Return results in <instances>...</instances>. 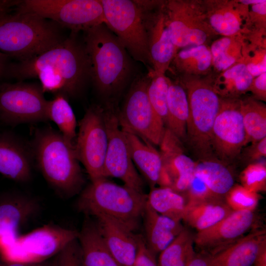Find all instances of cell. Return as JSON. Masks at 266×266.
I'll return each mask as SVG.
<instances>
[{
	"mask_svg": "<svg viewBox=\"0 0 266 266\" xmlns=\"http://www.w3.org/2000/svg\"><path fill=\"white\" fill-rule=\"evenodd\" d=\"M77 33L30 59L9 64L5 75L22 81L37 78L45 93L67 99L78 96L90 79L88 57Z\"/></svg>",
	"mask_w": 266,
	"mask_h": 266,
	"instance_id": "1",
	"label": "cell"
},
{
	"mask_svg": "<svg viewBox=\"0 0 266 266\" xmlns=\"http://www.w3.org/2000/svg\"><path fill=\"white\" fill-rule=\"evenodd\" d=\"M83 32L90 79L98 93L107 100L106 103L115 102L132 75L133 66L128 52L104 24Z\"/></svg>",
	"mask_w": 266,
	"mask_h": 266,
	"instance_id": "2",
	"label": "cell"
},
{
	"mask_svg": "<svg viewBox=\"0 0 266 266\" xmlns=\"http://www.w3.org/2000/svg\"><path fill=\"white\" fill-rule=\"evenodd\" d=\"M30 144L34 162L58 195L69 198L81 192L85 179L74 145L50 126L36 129Z\"/></svg>",
	"mask_w": 266,
	"mask_h": 266,
	"instance_id": "3",
	"label": "cell"
},
{
	"mask_svg": "<svg viewBox=\"0 0 266 266\" xmlns=\"http://www.w3.org/2000/svg\"><path fill=\"white\" fill-rule=\"evenodd\" d=\"M146 202L144 192L103 178L91 181L81 191L77 207L87 216L106 217L134 233L139 227Z\"/></svg>",
	"mask_w": 266,
	"mask_h": 266,
	"instance_id": "4",
	"label": "cell"
},
{
	"mask_svg": "<svg viewBox=\"0 0 266 266\" xmlns=\"http://www.w3.org/2000/svg\"><path fill=\"white\" fill-rule=\"evenodd\" d=\"M55 22L16 10L0 19V52L23 61L56 46L65 37Z\"/></svg>",
	"mask_w": 266,
	"mask_h": 266,
	"instance_id": "5",
	"label": "cell"
},
{
	"mask_svg": "<svg viewBox=\"0 0 266 266\" xmlns=\"http://www.w3.org/2000/svg\"><path fill=\"white\" fill-rule=\"evenodd\" d=\"M78 234L74 230L46 225L25 234L0 238L1 258L11 262H42L57 255Z\"/></svg>",
	"mask_w": 266,
	"mask_h": 266,
	"instance_id": "6",
	"label": "cell"
},
{
	"mask_svg": "<svg viewBox=\"0 0 266 266\" xmlns=\"http://www.w3.org/2000/svg\"><path fill=\"white\" fill-rule=\"evenodd\" d=\"M101 2L106 26L135 61L152 66L144 11L140 1L101 0Z\"/></svg>",
	"mask_w": 266,
	"mask_h": 266,
	"instance_id": "7",
	"label": "cell"
},
{
	"mask_svg": "<svg viewBox=\"0 0 266 266\" xmlns=\"http://www.w3.org/2000/svg\"><path fill=\"white\" fill-rule=\"evenodd\" d=\"M16 9L52 21L75 33L106 23L101 0H19Z\"/></svg>",
	"mask_w": 266,
	"mask_h": 266,
	"instance_id": "8",
	"label": "cell"
},
{
	"mask_svg": "<svg viewBox=\"0 0 266 266\" xmlns=\"http://www.w3.org/2000/svg\"><path fill=\"white\" fill-rule=\"evenodd\" d=\"M150 76L138 77L132 84L117 117L122 130L152 144L160 145L166 127L152 107L147 93Z\"/></svg>",
	"mask_w": 266,
	"mask_h": 266,
	"instance_id": "9",
	"label": "cell"
},
{
	"mask_svg": "<svg viewBox=\"0 0 266 266\" xmlns=\"http://www.w3.org/2000/svg\"><path fill=\"white\" fill-rule=\"evenodd\" d=\"M74 147L79 162L91 181L106 178L104 162L108 147V134L103 107H89L78 122Z\"/></svg>",
	"mask_w": 266,
	"mask_h": 266,
	"instance_id": "10",
	"label": "cell"
},
{
	"mask_svg": "<svg viewBox=\"0 0 266 266\" xmlns=\"http://www.w3.org/2000/svg\"><path fill=\"white\" fill-rule=\"evenodd\" d=\"M44 94L36 83H0V122L13 126L48 121Z\"/></svg>",
	"mask_w": 266,
	"mask_h": 266,
	"instance_id": "11",
	"label": "cell"
},
{
	"mask_svg": "<svg viewBox=\"0 0 266 266\" xmlns=\"http://www.w3.org/2000/svg\"><path fill=\"white\" fill-rule=\"evenodd\" d=\"M189 112L186 137L197 152L207 155L211 147V132L221 99L212 86L200 82L187 83Z\"/></svg>",
	"mask_w": 266,
	"mask_h": 266,
	"instance_id": "12",
	"label": "cell"
},
{
	"mask_svg": "<svg viewBox=\"0 0 266 266\" xmlns=\"http://www.w3.org/2000/svg\"><path fill=\"white\" fill-rule=\"evenodd\" d=\"M103 108L108 140L105 176L119 179L124 185L143 192L144 182L132 160L126 135L118 121L115 103H106Z\"/></svg>",
	"mask_w": 266,
	"mask_h": 266,
	"instance_id": "13",
	"label": "cell"
},
{
	"mask_svg": "<svg viewBox=\"0 0 266 266\" xmlns=\"http://www.w3.org/2000/svg\"><path fill=\"white\" fill-rule=\"evenodd\" d=\"M247 144L240 100L221 99L218 114L211 132V146L223 159L235 157Z\"/></svg>",
	"mask_w": 266,
	"mask_h": 266,
	"instance_id": "14",
	"label": "cell"
},
{
	"mask_svg": "<svg viewBox=\"0 0 266 266\" xmlns=\"http://www.w3.org/2000/svg\"><path fill=\"white\" fill-rule=\"evenodd\" d=\"M254 211H233L227 217L194 235V244L198 252L214 256L246 235L255 228Z\"/></svg>",
	"mask_w": 266,
	"mask_h": 266,
	"instance_id": "15",
	"label": "cell"
},
{
	"mask_svg": "<svg viewBox=\"0 0 266 266\" xmlns=\"http://www.w3.org/2000/svg\"><path fill=\"white\" fill-rule=\"evenodd\" d=\"M147 32L148 49L152 66V73L164 74L177 53V48L169 36L164 13L150 14L141 3Z\"/></svg>",
	"mask_w": 266,
	"mask_h": 266,
	"instance_id": "16",
	"label": "cell"
},
{
	"mask_svg": "<svg viewBox=\"0 0 266 266\" xmlns=\"http://www.w3.org/2000/svg\"><path fill=\"white\" fill-rule=\"evenodd\" d=\"M34 162L30 144L9 133H0V173L17 182L31 179Z\"/></svg>",
	"mask_w": 266,
	"mask_h": 266,
	"instance_id": "17",
	"label": "cell"
},
{
	"mask_svg": "<svg viewBox=\"0 0 266 266\" xmlns=\"http://www.w3.org/2000/svg\"><path fill=\"white\" fill-rule=\"evenodd\" d=\"M160 145L164 167L171 181V188L184 194L194 175L196 163L183 154L180 140L166 128Z\"/></svg>",
	"mask_w": 266,
	"mask_h": 266,
	"instance_id": "18",
	"label": "cell"
},
{
	"mask_svg": "<svg viewBox=\"0 0 266 266\" xmlns=\"http://www.w3.org/2000/svg\"><path fill=\"white\" fill-rule=\"evenodd\" d=\"M167 9V14H164L165 23L177 48L204 44L208 38L205 27L188 18V12L181 2H169Z\"/></svg>",
	"mask_w": 266,
	"mask_h": 266,
	"instance_id": "19",
	"label": "cell"
},
{
	"mask_svg": "<svg viewBox=\"0 0 266 266\" xmlns=\"http://www.w3.org/2000/svg\"><path fill=\"white\" fill-rule=\"evenodd\" d=\"M93 218L110 252L120 266H133L138 251L139 234L105 217Z\"/></svg>",
	"mask_w": 266,
	"mask_h": 266,
	"instance_id": "20",
	"label": "cell"
},
{
	"mask_svg": "<svg viewBox=\"0 0 266 266\" xmlns=\"http://www.w3.org/2000/svg\"><path fill=\"white\" fill-rule=\"evenodd\" d=\"M266 250V230L256 228L213 256L211 266H253Z\"/></svg>",
	"mask_w": 266,
	"mask_h": 266,
	"instance_id": "21",
	"label": "cell"
},
{
	"mask_svg": "<svg viewBox=\"0 0 266 266\" xmlns=\"http://www.w3.org/2000/svg\"><path fill=\"white\" fill-rule=\"evenodd\" d=\"M142 220L144 240L149 250L155 255L170 244L184 228L181 221L157 213L147 202Z\"/></svg>",
	"mask_w": 266,
	"mask_h": 266,
	"instance_id": "22",
	"label": "cell"
},
{
	"mask_svg": "<svg viewBox=\"0 0 266 266\" xmlns=\"http://www.w3.org/2000/svg\"><path fill=\"white\" fill-rule=\"evenodd\" d=\"M86 216L77 238L82 266H120L108 250L94 220Z\"/></svg>",
	"mask_w": 266,
	"mask_h": 266,
	"instance_id": "23",
	"label": "cell"
},
{
	"mask_svg": "<svg viewBox=\"0 0 266 266\" xmlns=\"http://www.w3.org/2000/svg\"><path fill=\"white\" fill-rule=\"evenodd\" d=\"M37 201L25 195H17L0 203V238L18 234V230L37 213Z\"/></svg>",
	"mask_w": 266,
	"mask_h": 266,
	"instance_id": "24",
	"label": "cell"
},
{
	"mask_svg": "<svg viewBox=\"0 0 266 266\" xmlns=\"http://www.w3.org/2000/svg\"><path fill=\"white\" fill-rule=\"evenodd\" d=\"M124 132L134 165L145 178L151 189L155 187L156 185L159 184L165 171L160 153L150 142L131 133Z\"/></svg>",
	"mask_w": 266,
	"mask_h": 266,
	"instance_id": "25",
	"label": "cell"
},
{
	"mask_svg": "<svg viewBox=\"0 0 266 266\" xmlns=\"http://www.w3.org/2000/svg\"><path fill=\"white\" fill-rule=\"evenodd\" d=\"M233 211L224 198L214 197L200 201L188 202L182 220L198 232L213 226Z\"/></svg>",
	"mask_w": 266,
	"mask_h": 266,
	"instance_id": "26",
	"label": "cell"
},
{
	"mask_svg": "<svg viewBox=\"0 0 266 266\" xmlns=\"http://www.w3.org/2000/svg\"><path fill=\"white\" fill-rule=\"evenodd\" d=\"M166 128L180 140L186 138L189 106L186 91L183 85L169 80L167 98Z\"/></svg>",
	"mask_w": 266,
	"mask_h": 266,
	"instance_id": "27",
	"label": "cell"
},
{
	"mask_svg": "<svg viewBox=\"0 0 266 266\" xmlns=\"http://www.w3.org/2000/svg\"><path fill=\"white\" fill-rule=\"evenodd\" d=\"M194 174L202 179L215 196L224 198L234 185L230 170L223 164L212 160L196 163Z\"/></svg>",
	"mask_w": 266,
	"mask_h": 266,
	"instance_id": "28",
	"label": "cell"
},
{
	"mask_svg": "<svg viewBox=\"0 0 266 266\" xmlns=\"http://www.w3.org/2000/svg\"><path fill=\"white\" fill-rule=\"evenodd\" d=\"M147 202L156 212L176 221H181L187 203L186 197L170 187L151 189L147 195Z\"/></svg>",
	"mask_w": 266,
	"mask_h": 266,
	"instance_id": "29",
	"label": "cell"
},
{
	"mask_svg": "<svg viewBox=\"0 0 266 266\" xmlns=\"http://www.w3.org/2000/svg\"><path fill=\"white\" fill-rule=\"evenodd\" d=\"M253 80L246 64L239 63L224 71L211 86L218 96L235 99L249 90Z\"/></svg>",
	"mask_w": 266,
	"mask_h": 266,
	"instance_id": "30",
	"label": "cell"
},
{
	"mask_svg": "<svg viewBox=\"0 0 266 266\" xmlns=\"http://www.w3.org/2000/svg\"><path fill=\"white\" fill-rule=\"evenodd\" d=\"M47 115L48 121L53 122L58 131L66 140L74 144L76 137L77 121L67 99L62 95H55L48 100Z\"/></svg>",
	"mask_w": 266,
	"mask_h": 266,
	"instance_id": "31",
	"label": "cell"
},
{
	"mask_svg": "<svg viewBox=\"0 0 266 266\" xmlns=\"http://www.w3.org/2000/svg\"><path fill=\"white\" fill-rule=\"evenodd\" d=\"M194 244V235L184 228L160 253L158 266H188L196 254Z\"/></svg>",
	"mask_w": 266,
	"mask_h": 266,
	"instance_id": "32",
	"label": "cell"
},
{
	"mask_svg": "<svg viewBox=\"0 0 266 266\" xmlns=\"http://www.w3.org/2000/svg\"><path fill=\"white\" fill-rule=\"evenodd\" d=\"M171 63L180 72L203 74L212 65L210 50L205 44L187 47L176 53Z\"/></svg>",
	"mask_w": 266,
	"mask_h": 266,
	"instance_id": "33",
	"label": "cell"
},
{
	"mask_svg": "<svg viewBox=\"0 0 266 266\" xmlns=\"http://www.w3.org/2000/svg\"><path fill=\"white\" fill-rule=\"evenodd\" d=\"M240 109L247 143H256L266 137V108L264 104L249 99L240 100Z\"/></svg>",
	"mask_w": 266,
	"mask_h": 266,
	"instance_id": "34",
	"label": "cell"
},
{
	"mask_svg": "<svg viewBox=\"0 0 266 266\" xmlns=\"http://www.w3.org/2000/svg\"><path fill=\"white\" fill-rule=\"evenodd\" d=\"M212 64L220 71H224L243 57L240 40L234 35L224 36L214 41L210 48Z\"/></svg>",
	"mask_w": 266,
	"mask_h": 266,
	"instance_id": "35",
	"label": "cell"
},
{
	"mask_svg": "<svg viewBox=\"0 0 266 266\" xmlns=\"http://www.w3.org/2000/svg\"><path fill=\"white\" fill-rule=\"evenodd\" d=\"M236 6L226 4L218 6L209 12V22L217 33L230 36L234 35L241 29L242 15Z\"/></svg>",
	"mask_w": 266,
	"mask_h": 266,
	"instance_id": "36",
	"label": "cell"
},
{
	"mask_svg": "<svg viewBox=\"0 0 266 266\" xmlns=\"http://www.w3.org/2000/svg\"><path fill=\"white\" fill-rule=\"evenodd\" d=\"M148 75L150 79L147 87L148 97L154 111L162 120L166 127L169 79L164 74H156L149 72Z\"/></svg>",
	"mask_w": 266,
	"mask_h": 266,
	"instance_id": "37",
	"label": "cell"
},
{
	"mask_svg": "<svg viewBox=\"0 0 266 266\" xmlns=\"http://www.w3.org/2000/svg\"><path fill=\"white\" fill-rule=\"evenodd\" d=\"M225 200L233 211H254L258 205L259 195L242 185H235L227 193Z\"/></svg>",
	"mask_w": 266,
	"mask_h": 266,
	"instance_id": "38",
	"label": "cell"
},
{
	"mask_svg": "<svg viewBox=\"0 0 266 266\" xmlns=\"http://www.w3.org/2000/svg\"><path fill=\"white\" fill-rule=\"evenodd\" d=\"M241 184L246 189L258 193L266 189V167L261 163L251 164L240 175Z\"/></svg>",
	"mask_w": 266,
	"mask_h": 266,
	"instance_id": "39",
	"label": "cell"
},
{
	"mask_svg": "<svg viewBox=\"0 0 266 266\" xmlns=\"http://www.w3.org/2000/svg\"><path fill=\"white\" fill-rule=\"evenodd\" d=\"M57 260L58 266H82L78 239L72 241L63 248L57 255Z\"/></svg>",
	"mask_w": 266,
	"mask_h": 266,
	"instance_id": "40",
	"label": "cell"
},
{
	"mask_svg": "<svg viewBox=\"0 0 266 266\" xmlns=\"http://www.w3.org/2000/svg\"><path fill=\"white\" fill-rule=\"evenodd\" d=\"M186 193L187 202L200 201L214 197H219L214 195L205 182L195 174Z\"/></svg>",
	"mask_w": 266,
	"mask_h": 266,
	"instance_id": "41",
	"label": "cell"
},
{
	"mask_svg": "<svg viewBox=\"0 0 266 266\" xmlns=\"http://www.w3.org/2000/svg\"><path fill=\"white\" fill-rule=\"evenodd\" d=\"M155 256L147 247L144 237L139 234L138 251L133 266H158Z\"/></svg>",
	"mask_w": 266,
	"mask_h": 266,
	"instance_id": "42",
	"label": "cell"
},
{
	"mask_svg": "<svg viewBox=\"0 0 266 266\" xmlns=\"http://www.w3.org/2000/svg\"><path fill=\"white\" fill-rule=\"evenodd\" d=\"M246 152V157L250 160H258L266 156V137L252 143Z\"/></svg>",
	"mask_w": 266,
	"mask_h": 266,
	"instance_id": "43",
	"label": "cell"
},
{
	"mask_svg": "<svg viewBox=\"0 0 266 266\" xmlns=\"http://www.w3.org/2000/svg\"><path fill=\"white\" fill-rule=\"evenodd\" d=\"M249 90L258 98L266 100V72L261 74L253 80Z\"/></svg>",
	"mask_w": 266,
	"mask_h": 266,
	"instance_id": "44",
	"label": "cell"
},
{
	"mask_svg": "<svg viewBox=\"0 0 266 266\" xmlns=\"http://www.w3.org/2000/svg\"><path fill=\"white\" fill-rule=\"evenodd\" d=\"M213 256L203 252L196 254L188 266H211Z\"/></svg>",
	"mask_w": 266,
	"mask_h": 266,
	"instance_id": "45",
	"label": "cell"
},
{
	"mask_svg": "<svg viewBox=\"0 0 266 266\" xmlns=\"http://www.w3.org/2000/svg\"><path fill=\"white\" fill-rule=\"evenodd\" d=\"M246 66L251 75L253 77H257L261 74L266 72V58L258 63L249 62L246 64Z\"/></svg>",
	"mask_w": 266,
	"mask_h": 266,
	"instance_id": "46",
	"label": "cell"
},
{
	"mask_svg": "<svg viewBox=\"0 0 266 266\" xmlns=\"http://www.w3.org/2000/svg\"><path fill=\"white\" fill-rule=\"evenodd\" d=\"M19 0H0V19L10 14L13 7H16Z\"/></svg>",
	"mask_w": 266,
	"mask_h": 266,
	"instance_id": "47",
	"label": "cell"
},
{
	"mask_svg": "<svg viewBox=\"0 0 266 266\" xmlns=\"http://www.w3.org/2000/svg\"><path fill=\"white\" fill-rule=\"evenodd\" d=\"M252 11L256 14L264 16L266 14V1L251 5Z\"/></svg>",
	"mask_w": 266,
	"mask_h": 266,
	"instance_id": "48",
	"label": "cell"
},
{
	"mask_svg": "<svg viewBox=\"0 0 266 266\" xmlns=\"http://www.w3.org/2000/svg\"><path fill=\"white\" fill-rule=\"evenodd\" d=\"M9 57L0 52V78L5 75V71L8 66V60Z\"/></svg>",
	"mask_w": 266,
	"mask_h": 266,
	"instance_id": "49",
	"label": "cell"
},
{
	"mask_svg": "<svg viewBox=\"0 0 266 266\" xmlns=\"http://www.w3.org/2000/svg\"><path fill=\"white\" fill-rule=\"evenodd\" d=\"M36 263L11 262L0 259V266H35Z\"/></svg>",
	"mask_w": 266,
	"mask_h": 266,
	"instance_id": "50",
	"label": "cell"
},
{
	"mask_svg": "<svg viewBox=\"0 0 266 266\" xmlns=\"http://www.w3.org/2000/svg\"><path fill=\"white\" fill-rule=\"evenodd\" d=\"M35 266H58L57 255L44 261L36 263Z\"/></svg>",
	"mask_w": 266,
	"mask_h": 266,
	"instance_id": "51",
	"label": "cell"
},
{
	"mask_svg": "<svg viewBox=\"0 0 266 266\" xmlns=\"http://www.w3.org/2000/svg\"><path fill=\"white\" fill-rule=\"evenodd\" d=\"M253 266H266V250L258 256Z\"/></svg>",
	"mask_w": 266,
	"mask_h": 266,
	"instance_id": "52",
	"label": "cell"
},
{
	"mask_svg": "<svg viewBox=\"0 0 266 266\" xmlns=\"http://www.w3.org/2000/svg\"><path fill=\"white\" fill-rule=\"evenodd\" d=\"M263 1L264 0H241L240 2L244 5H248L260 3L263 2Z\"/></svg>",
	"mask_w": 266,
	"mask_h": 266,
	"instance_id": "53",
	"label": "cell"
}]
</instances>
